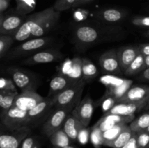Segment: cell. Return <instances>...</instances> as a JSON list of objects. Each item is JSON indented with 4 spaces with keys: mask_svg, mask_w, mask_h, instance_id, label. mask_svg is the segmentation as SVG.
<instances>
[{
    "mask_svg": "<svg viewBox=\"0 0 149 148\" xmlns=\"http://www.w3.org/2000/svg\"><path fill=\"white\" fill-rule=\"evenodd\" d=\"M33 16L31 39L42 37L49 33L58 23L61 16V12L56 11L52 6L42 11L33 13Z\"/></svg>",
    "mask_w": 149,
    "mask_h": 148,
    "instance_id": "1",
    "label": "cell"
},
{
    "mask_svg": "<svg viewBox=\"0 0 149 148\" xmlns=\"http://www.w3.org/2000/svg\"><path fill=\"white\" fill-rule=\"evenodd\" d=\"M86 83L87 82L81 78L69 88L51 97L54 103V106L56 107L69 106L75 107L81 101V94Z\"/></svg>",
    "mask_w": 149,
    "mask_h": 148,
    "instance_id": "2",
    "label": "cell"
},
{
    "mask_svg": "<svg viewBox=\"0 0 149 148\" xmlns=\"http://www.w3.org/2000/svg\"><path fill=\"white\" fill-rule=\"evenodd\" d=\"M1 120L5 127L12 131L29 127L28 111L20 110L15 106L3 110Z\"/></svg>",
    "mask_w": 149,
    "mask_h": 148,
    "instance_id": "3",
    "label": "cell"
},
{
    "mask_svg": "<svg viewBox=\"0 0 149 148\" xmlns=\"http://www.w3.org/2000/svg\"><path fill=\"white\" fill-rule=\"evenodd\" d=\"M74 109V107L71 106L56 107V109L51 113L49 117L47 118L46 121L44 123L42 126V131L44 134L49 137L55 131L62 129L65 119Z\"/></svg>",
    "mask_w": 149,
    "mask_h": 148,
    "instance_id": "4",
    "label": "cell"
},
{
    "mask_svg": "<svg viewBox=\"0 0 149 148\" xmlns=\"http://www.w3.org/2000/svg\"><path fill=\"white\" fill-rule=\"evenodd\" d=\"M100 32L97 28L88 25H81L74 29V36L77 44L87 47L95 44L100 37Z\"/></svg>",
    "mask_w": 149,
    "mask_h": 148,
    "instance_id": "5",
    "label": "cell"
},
{
    "mask_svg": "<svg viewBox=\"0 0 149 148\" xmlns=\"http://www.w3.org/2000/svg\"><path fill=\"white\" fill-rule=\"evenodd\" d=\"M12 80L21 91H36L39 86V80L33 74L19 68L10 69Z\"/></svg>",
    "mask_w": 149,
    "mask_h": 148,
    "instance_id": "6",
    "label": "cell"
},
{
    "mask_svg": "<svg viewBox=\"0 0 149 148\" xmlns=\"http://www.w3.org/2000/svg\"><path fill=\"white\" fill-rule=\"evenodd\" d=\"M52 39L50 37H38L23 41L10 54L12 57H19L30 53H35L45 46H47Z\"/></svg>",
    "mask_w": 149,
    "mask_h": 148,
    "instance_id": "7",
    "label": "cell"
},
{
    "mask_svg": "<svg viewBox=\"0 0 149 148\" xmlns=\"http://www.w3.org/2000/svg\"><path fill=\"white\" fill-rule=\"evenodd\" d=\"M54 106L51 97H45L41 102H39L33 108L28 111L29 115V126H33L39 124L41 120L52 113V108Z\"/></svg>",
    "mask_w": 149,
    "mask_h": 148,
    "instance_id": "8",
    "label": "cell"
},
{
    "mask_svg": "<svg viewBox=\"0 0 149 148\" xmlns=\"http://www.w3.org/2000/svg\"><path fill=\"white\" fill-rule=\"evenodd\" d=\"M94 112V102L90 97H86L77 104L71 114L85 127L89 126Z\"/></svg>",
    "mask_w": 149,
    "mask_h": 148,
    "instance_id": "9",
    "label": "cell"
},
{
    "mask_svg": "<svg viewBox=\"0 0 149 148\" xmlns=\"http://www.w3.org/2000/svg\"><path fill=\"white\" fill-rule=\"evenodd\" d=\"M149 98V86H132L125 95L116 101V103H139L147 102Z\"/></svg>",
    "mask_w": 149,
    "mask_h": 148,
    "instance_id": "10",
    "label": "cell"
},
{
    "mask_svg": "<svg viewBox=\"0 0 149 148\" xmlns=\"http://www.w3.org/2000/svg\"><path fill=\"white\" fill-rule=\"evenodd\" d=\"M44 98L45 97L38 94L36 91H22L16 96L13 106L25 111H29Z\"/></svg>",
    "mask_w": 149,
    "mask_h": 148,
    "instance_id": "11",
    "label": "cell"
},
{
    "mask_svg": "<svg viewBox=\"0 0 149 148\" xmlns=\"http://www.w3.org/2000/svg\"><path fill=\"white\" fill-rule=\"evenodd\" d=\"M29 128L11 131V133L0 131V148H20L23 139L29 136Z\"/></svg>",
    "mask_w": 149,
    "mask_h": 148,
    "instance_id": "12",
    "label": "cell"
},
{
    "mask_svg": "<svg viewBox=\"0 0 149 148\" xmlns=\"http://www.w3.org/2000/svg\"><path fill=\"white\" fill-rule=\"evenodd\" d=\"M63 55L58 50L55 49H46L33 53L30 57L24 61L26 65H38V64H47L55 62L62 59Z\"/></svg>",
    "mask_w": 149,
    "mask_h": 148,
    "instance_id": "13",
    "label": "cell"
},
{
    "mask_svg": "<svg viewBox=\"0 0 149 148\" xmlns=\"http://www.w3.org/2000/svg\"><path fill=\"white\" fill-rule=\"evenodd\" d=\"M135 119V115H103V117L94 125L102 132L111 129L117 124H127Z\"/></svg>",
    "mask_w": 149,
    "mask_h": 148,
    "instance_id": "14",
    "label": "cell"
},
{
    "mask_svg": "<svg viewBox=\"0 0 149 148\" xmlns=\"http://www.w3.org/2000/svg\"><path fill=\"white\" fill-rule=\"evenodd\" d=\"M23 15H12L4 17L0 24V35H6L13 37L26 18Z\"/></svg>",
    "mask_w": 149,
    "mask_h": 148,
    "instance_id": "15",
    "label": "cell"
},
{
    "mask_svg": "<svg viewBox=\"0 0 149 148\" xmlns=\"http://www.w3.org/2000/svg\"><path fill=\"white\" fill-rule=\"evenodd\" d=\"M99 63L102 69L110 74H119L122 72L118 59L117 52L109 50L100 55Z\"/></svg>",
    "mask_w": 149,
    "mask_h": 148,
    "instance_id": "16",
    "label": "cell"
},
{
    "mask_svg": "<svg viewBox=\"0 0 149 148\" xmlns=\"http://www.w3.org/2000/svg\"><path fill=\"white\" fill-rule=\"evenodd\" d=\"M79 80L71 78L69 75H64L63 73H60L55 75L51 79L50 82H49L48 97H52L53 96L59 94L60 92L74 85Z\"/></svg>",
    "mask_w": 149,
    "mask_h": 148,
    "instance_id": "17",
    "label": "cell"
},
{
    "mask_svg": "<svg viewBox=\"0 0 149 148\" xmlns=\"http://www.w3.org/2000/svg\"><path fill=\"white\" fill-rule=\"evenodd\" d=\"M148 102V101H147ZM147 102L139 103H116L111 108L104 113V115H131L136 112L144 109Z\"/></svg>",
    "mask_w": 149,
    "mask_h": 148,
    "instance_id": "18",
    "label": "cell"
},
{
    "mask_svg": "<svg viewBox=\"0 0 149 148\" xmlns=\"http://www.w3.org/2000/svg\"><path fill=\"white\" fill-rule=\"evenodd\" d=\"M116 52H117L119 65L123 73L130 65L131 62L141 53L138 45V46H123V47L119 48Z\"/></svg>",
    "mask_w": 149,
    "mask_h": 148,
    "instance_id": "19",
    "label": "cell"
},
{
    "mask_svg": "<svg viewBox=\"0 0 149 148\" xmlns=\"http://www.w3.org/2000/svg\"><path fill=\"white\" fill-rule=\"evenodd\" d=\"M126 15V12L121 9L106 8L99 11L96 17L105 23H116L122 21Z\"/></svg>",
    "mask_w": 149,
    "mask_h": 148,
    "instance_id": "20",
    "label": "cell"
},
{
    "mask_svg": "<svg viewBox=\"0 0 149 148\" xmlns=\"http://www.w3.org/2000/svg\"><path fill=\"white\" fill-rule=\"evenodd\" d=\"M84 128L85 126L75 116L73 115L71 113L66 118L63 126V129L71 140H77L79 133Z\"/></svg>",
    "mask_w": 149,
    "mask_h": 148,
    "instance_id": "21",
    "label": "cell"
},
{
    "mask_svg": "<svg viewBox=\"0 0 149 148\" xmlns=\"http://www.w3.org/2000/svg\"><path fill=\"white\" fill-rule=\"evenodd\" d=\"M133 81L130 79H125L122 84L117 86L106 87V91L104 94V97H109L117 101L119 98L125 95L127 90L132 86Z\"/></svg>",
    "mask_w": 149,
    "mask_h": 148,
    "instance_id": "22",
    "label": "cell"
},
{
    "mask_svg": "<svg viewBox=\"0 0 149 148\" xmlns=\"http://www.w3.org/2000/svg\"><path fill=\"white\" fill-rule=\"evenodd\" d=\"M97 75V69L94 63L87 58L81 59V78L86 82L92 81Z\"/></svg>",
    "mask_w": 149,
    "mask_h": 148,
    "instance_id": "23",
    "label": "cell"
},
{
    "mask_svg": "<svg viewBox=\"0 0 149 148\" xmlns=\"http://www.w3.org/2000/svg\"><path fill=\"white\" fill-rule=\"evenodd\" d=\"M135 132L131 130L130 126H127L122 132L118 135L117 137L112 142L109 144L108 147L111 148H122L127 143L130 139L133 136Z\"/></svg>",
    "mask_w": 149,
    "mask_h": 148,
    "instance_id": "24",
    "label": "cell"
},
{
    "mask_svg": "<svg viewBox=\"0 0 149 148\" xmlns=\"http://www.w3.org/2000/svg\"><path fill=\"white\" fill-rule=\"evenodd\" d=\"M127 124H117L112 127L111 129L106 131L104 132H102V142L103 145L105 146H109L111 142H113L115 139L118 136V135L123 131Z\"/></svg>",
    "mask_w": 149,
    "mask_h": 148,
    "instance_id": "25",
    "label": "cell"
},
{
    "mask_svg": "<svg viewBox=\"0 0 149 148\" xmlns=\"http://www.w3.org/2000/svg\"><path fill=\"white\" fill-rule=\"evenodd\" d=\"M145 69V56L140 53L125 70L124 73L126 75H134Z\"/></svg>",
    "mask_w": 149,
    "mask_h": 148,
    "instance_id": "26",
    "label": "cell"
},
{
    "mask_svg": "<svg viewBox=\"0 0 149 148\" xmlns=\"http://www.w3.org/2000/svg\"><path fill=\"white\" fill-rule=\"evenodd\" d=\"M49 138L50 142L55 147H63L68 146L71 143V139L67 136L63 128L52 133Z\"/></svg>",
    "mask_w": 149,
    "mask_h": 148,
    "instance_id": "27",
    "label": "cell"
},
{
    "mask_svg": "<svg viewBox=\"0 0 149 148\" xmlns=\"http://www.w3.org/2000/svg\"><path fill=\"white\" fill-rule=\"evenodd\" d=\"M149 126V110L137 118L134 119L130 124L131 130L135 133L145 131Z\"/></svg>",
    "mask_w": 149,
    "mask_h": 148,
    "instance_id": "28",
    "label": "cell"
},
{
    "mask_svg": "<svg viewBox=\"0 0 149 148\" xmlns=\"http://www.w3.org/2000/svg\"><path fill=\"white\" fill-rule=\"evenodd\" d=\"M18 14L26 15L35 10L37 0H15Z\"/></svg>",
    "mask_w": 149,
    "mask_h": 148,
    "instance_id": "29",
    "label": "cell"
},
{
    "mask_svg": "<svg viewBox=\"0 0 149 148\" xmlns=\"http://www.w3.org/2000/svg\"><path fill=\"white\" fill-rule=\"evenodd\" d=\"M17 94V93L0 91V107H1L3 110H7L11 107L13 105L15 98Z\"/></svg>",
    "mask_w": 149,
    "mask_h": 148,
    "instance_id": "30",
    "label": "cell"
},
{
    "mask_svg": "<svg viewBox=\"0 0 149 148\" xmlns=\"http://www.w3.org/2000/svg\"><path fill=\"white\" fill-rule=\"evenodd\" d=\"M77 1L78 0H55L52 7L56 11L61 12L72 7H76Z\"/></svg>",
    "mask_w": 149,
    "mask_h": 148,
    "instance_id": "31",
    "label": "cell"
},
{
    "mask_svg": "<svg viewBox=\"0 0 149 148\" xmlns=\"http://www.w3.org/2000/svg\"><path fill=\"white\" fill-rule=\"evenodd\" d=\"M13 37L6 35H0V57H2L13 44Z\"/></svg>",
    "mask_w": 149,
    "mask_h": 148,
    "instance_id": "32",
    "label": "cell"
},
{
    "mask_svg": "<svg viewBox=\"0 0 149 148\" xmlns=\"http://www.w3.org/2000/svg\"><path fill=\"white\" fill-rule=\"evenodd\" d=\"M16 86L13 80L6 78H0V91L5 92L17 93Z\"/></svg>",
    "mask_w": 149,
    "mask_h": 148,
    "instance_id": "33",
    "label": "cell"
},
{
    "mask_svg": "<svg viewBox=\"0 0 149 148\" xmlns=\"http://www.w3.org/2000/svg\"><path fill=\"white\" fill-rule=\"evenodd\" d=\"M125 79H124V78H118V77L111 75H104V76H102L100 78V81L104 85H106V87L119 85V84H122L125 81Z\"/></svg>",
    "mask_w": 149,
    "mask_h": 148,
    "instance_id": "34",
    "label": "cell"
},
{
    "mask_svg": "<svg viewBox=\"0 0 149 148\" xmlns=\"http://www.w3.org/2000/svg\"><path fill=\"white\" fill-rule=\"evenodd\" d=\"M20 148H40V145L36 137L27 136L22 142Z\"/></svg>",
    "mask_w": 149,
    "mask_h": 148,
    "instance_id": "35",
    "label": "cell"
},
{
    "mask_svg": "<svg viewBox=\"0 0 149 148\" xmlns=\"http://www.w3.org/2000/svg\"><path fill=\"white\" fill-rule=\"evenodd\" d=\"M137 133V145L138 148H146L149 142V133L145 131Z\"/></svg>",
    "mask_w": 149,
    "mask_h": 148,
    "instance_id": "36",
    "label": "cell"
},
{
    "mask_svg": "<svg viewBox=\"0 0 149 148\" xmlns=\"http://www.w3.org/2000/svg\"><path fill=\"white\" fill-rule=\"evenodd\" d=\"M91 140L93 145L95 147H99L100 145H103L102 142V131L99 130L97 128L93 126L91 132Z\"/></svg>",
    "mask_w": 149,
    "mask_h": 148,
    "instance_id": "37",
    "label": "cell"
},
{
    "mask_svg": "<svg viewBox=\"0 0 149 148\" xmlns=\"http://www.w3.org/2000/svg\"><path fill=\"white\" fill-rule=\"evenodd\" d=\"M131 23L135 26L149 28V16H136L132 19Z\"/></svg>",
    "mask_w": 149,
    "mask_h": 148,
    "instance_id": "38",
    "label": "cell"
},
{
    "mask_svg": "<svg viewBox=\"0 0 149 148\" xmlns=\"http://www.w3.org/2000/svg\"><path fill=\"white\" fill-rule=\"evenodd\" d=\"M88 134H89V130L87 129V127L81 129V131L79 132L78 136V139L80 142L82 144L86 143L87 142V139H88Z\"/></svg>",
    "mask_w": 149,
    "mask_h": 148,
    "instance_id": "39",
    "label": "cell"
},
{
    "mask_svg": "<svg viewBox=\"0 0 149 148\" xmlns=\"http://www.w3.org/2000/svg\"><path fill=\"white\" fill-rule=\"evenodd\" d=\"M122 148H138L137 145V133H135L129 142Z\"/></svg>",
    "mask_w": 149,
    "mask_h": 148,
    "instance_id": "40",
    "label": "cell"
},
{
    "mask_svg": "<svg viewBox=\"0 0 149 148\" xmlns=\"http://www.w3.org/2000/svg\"><path fill=\"white\" fill-rule=\"evenodd\" d=\"M139 46L140 52L144 56H149V43L142 44L138 45Z\"/></svg>",
    "mask_w": 149,
    "mask_h": 148,
    "instance_id": "41",
    "label": "cell"
},
{
    "mask_svg": "<svg viewBox=\"0 0 149 148\" xmlns=\"http://www.w3.org/2000/svg\"><path fill=\"white\" fill-rule=\"evenodd\" d=\"M10 4V0H0V13L7 10Z\"/></svg>",
    "mask_w": 149,
    "mask_h": 148,
    "instance_id": "42",
    "label": "cell"
},
{
    "mask_svg": "<svg viewBox=\"0 0 149 148\" xmlns=\"http://www.w3.org/2000/svg\"><path fill=\"white\" fill-rule=\"evenodd\" d=\"M139 78L140 79L144 80V81H149V68H146L144 71H143Z\"/></svg>",
    "mask_w": 149,
    "mask_h": 148,
    "instance_id": "43",
    "label": "cell"
},
{
    "mask_svg": "<svg viewBox=\"0 0 149 148\" xmlns=\"http://www.w3.org/2000/svg\"><path fill=\"white\" fill-rule=\"evenodd\" d=\"M94 1V0H78L77 4H76V7H79V6L84 5V4H89V3L92 2V1Z\"/></svg>",
    "mask_w": 149,
    "mask_h": 148,
    "instance_id": "44",
    "label": "cell"
},
{
    "mask_svg": "<svg viewBox=\"0 0 149 148\" xmlns=\"http://www.w3.org/2000/svg\"><path fill=\"white\" fill-rule=\"evenodd\" d=\"M145 66L146 68H149V56L145 57Z\"/></svg>",
    "mask_w": 149,
    "mask_h": 148,
    "instance_id": "45",
    "label": "cell"
},
{
    "mask_svg": "<svg viewBox=\"0 0 149 148\" xmlns=\"http://www.w3.org/2000/svg\"><path fill=\"white\" fill-rule=\"evenodd\" d=\"M144 110H149V98H148V102H147L146 104L145 107H144Z\"/></svg>",
    "mask_w": 149,
    "mask_h": 148,
    "instance_id": "46",
    "label": "cell"
},
{
    "mask_svg": "<svg viewBox=\"0 0 149 148\" xmlns=\"http://www.w3.org/2000/svg\"><path fill=\"white\" fill-rule=\"evenodd\" d=\"M55 148H76V147H74L73 146H71V145H68V146L63 147H55Z\"/></svg>",
    "mask_w": 149,
    "mask_h": 148,
    "instance_id": "47",
    "label": "cell"
},
{
    "mask_svg": "<svg viewBox=\"0 0 149 148\" xmlns=\"http://www.w3.org/2000/svg\"><path fill=\"white\" fill-rule=\"evenodd\" d=\"M145 36H146V37L149 38V30H147V31H146V33H145Z\"/></svg>",
    "mask_w": 149,
    "mask_h": 148,
    "instance_id": "48",
    "label": "cell"
},
{
    "mask_svg": "<svg viewBox=\"0 0 149 148\" xmlns=\"http://www.w3.org/2000/svg\"><path fill=\"white\" fill-rule=\"evenodd\" d=\"M3 15H1V13H0V24H1V21H2V19H3Z\"/></svg>",
    "mask_w": 149,
    "mask_h": 148,
    "instance_id": "49",
    "label": "cell"
},
{
    "mask_svg": "<svg viewBox=\"0 0 149 148\" xmlns=\"http://www.w3.org/2000/svg\"><path fill=\"white\" fill-rule=\"evenodd\" d=\"M145 131H146V133H149V126H148V128H147V129H146V130H145Z\"/></svg>",
    "mask_w": 149,
    "mask_h": 148,
    "instance_id": "50",
    "label": "cell"
},
{
    "mask_svg": "<svg viewBox=\"0 0 149 148\" xmlns=\"http://www.w3.org/2000/svg\"><path fill=\"white\" fill-rule=\"evenodd\" d=\"M146 148H149V142H148V145H147L146 147Z\"/></svg>",
    "mask_w": 149,
    "mask_h": 148,
    "instance_id": "51",
    "label": "cell"
}]
</instances>
